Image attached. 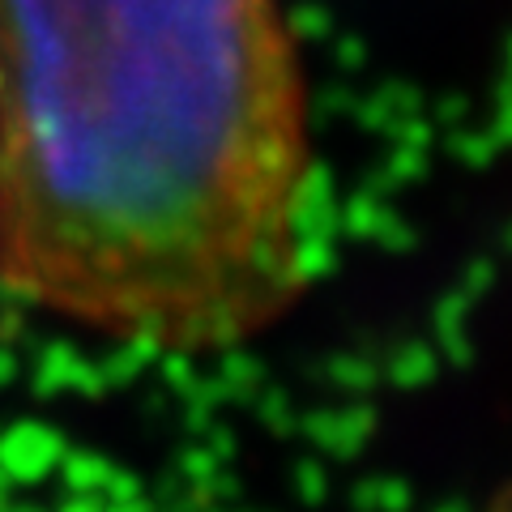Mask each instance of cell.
<instances>
[{
  "label": "cell",
  "mask_w": 512,
  "mask_h": 512,
  "mask_svg": "<svg viewBox=\"0 0 512 512\" xmlns=\"http://www.w3.org/2000/svg\"><path fill=\"white\" fill-rule=\"evenodd\" d=\"M282 0H0V295L146 355L282 325L325 248Z\"/></svg>",
  "instance_id": "1"
}]
</instances>
